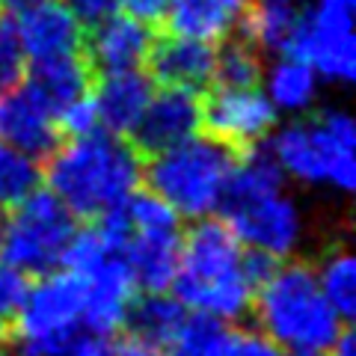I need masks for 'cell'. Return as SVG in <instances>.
<instances>
[{
	"mask_svg": "<svg viewBox=\"0 0 356 356\" xmlns=\"http://www.w3.org/2000/svg\"><path fill=\"white\" fill-rule=\"evenodd\" d=\"M327 356H356V341H353V332L350 330H341L336 341L327 348Z\"/></svg>",
	"mask_w": 356,
	"mask_h": 356,
	"instance_id": "e575fe53",
	"label": "cell"
},
{
	"mask_svg": "<svg viewBox=\"0 0 356 356\" xmlns=\"http://www.w3.org/2000/svg\"><path fill=\"white\" fill-rule=\"evenodd\" d=\"M152 27L125 13H113L98 21L95 27H89V39H83L86 60L98 74L143 69L152 54Z\"/></svg>",
	"mask_w": 356,
	"mask_h": 356,
	"instance_id": "9a60e30c",
	"label": "cell"
},
{
	"mask_svg": "<svg viewBox=\"0 0 356 356\" xmlns=\"http://www.w3.org/2000/svg\"><path fill=\"white\" fill-rule=\"evenodd\" d=\"M30 288V276L24 270H18L15 264H9L0 259V321H13L15 312L21 309Z\"/></svg>",
	"mask_w": 356,
	"mask_h": 356,
	"instance_id": "83f0119b",
	"label": "cell"
},
{
	"mask_svg": "<svg viewBox=\"0 0 356 356\" xmlns=\"http://www.w3.org/2000/svg\"><path fill=\"white\" fill-rule=\"evenodd\" d=\"M122 217L128 226L125 261L137 291H170L181 252V217L149 187L122 205Z\"/></svg>",
	"mask_w": 356,
	"mask_h": 356,
	"instance_id": "9c48e42d",
	"label": "cell"
},
{
	"mask_svg": "<svg viewBox=\"0 0 356 356\" xmlns=\"http://www.w3.org/2000/svg\"><path fill=\"white\" fill-rule=\"evenodd\" d=\"M57 125L60 134H69V137H81V134H92V131H102L98 128V116H95V107H92V95H83L77 102L65 104L60 113H57Z\"/></svg>",
	"mask_w": 356,
	"mask_h": 356,
	"instance_id": "f1b7e54d",
	"label": "cell"
},
{
	"mask_svg": "<svg viewBox=\"0 0 356 356\" xmlns=\"http://www.w3.org/2000/svg\"><path fill=\"white\" fill-rule=\"evenodd\" d=\"M235 152L214 137L193 134L170 149L149 154L143 163V184L181 220L214 217L226 193Z\"/></svg>",
	"mask_w": 356,
	"mask_h": 356,
	"instance_id": "8992f818",
	"label": "cell"
},
{
	"mask_svg": "<svg viewBox=\"0 0 356 356\" xmlns=\"http://www.w3.org/2000/svg\"><path fill=\"white\" fill-rule=\"evenodd\" d=\"M166 9H170V0H119V13L137 18L149 27L163 24Z\"/></svg>",
	"mask_w": 356,
	"mask_h": 356,
	"instance_id": "1f68e13d",
	"label": "cell"
},
{
	"mask_svg": "<svg viewBox=\"0 0 356 356\" xmlns=\"http://www.w3.org/2000/svg\"><path fill=\"white\" fill-rule=\"evenodd\" d=\"M113 356H178L170 344H158L140 336H128L119 344H113Z\"/></svg>",
	"mask_w": 356,
	"mask_h": 356,
	"instance_id": "d6a6232c",
	"label": "cell"
},
{
	"mask_svg": "<svg viewBox=\"0 0 356 356\" xmlns=\"http://www.w3.org/2000/svg\"><path fill=\"white\" fill-rule=\"evenodd\" d=\"M220 214L241 247L267 261L297 259L309 241V211L259 146L243 149L232 163Z\"/></svg>",
	"mask_w": 356,
	"mask_h": 356,
	"instance_id": "6da1fadb",
	"label": "cell"
},
{
	"mask_svg": "<svg viewBox=\"0 0 356 356\" xmlns=\"http://www.w3.org/2000/svg\"><path fill=\"white\" fill-rule=\"evenodd\" d=\"M259 89L264 98L270 102V107L280 116L291 119V116H303L312 113L321 104V89L324 81L315 74V69L300 60L291 51H280L273 54V60L261 65V77H259Z\"/></svg>",
	"mask_w": 356,
	"mask_h": 356,
	"instance_id": "ac0fdd59",
	"label": "cell"
},
{
	"mask_svg": "<svg viewBox=\"0 0 356 356\" xmlns=\"http://www.w3.org/2000/svg\"><path fill=\"white\" fill-rule=\"evenodd\" d=\"M229 336H232V324L187 309V315H184L170 348L178 356H220Z\"/></svg>",
	"mask_w": 356,
	"mask_h": 356,
	"instance_id": "d4e9b609",
	"label": "cell"
},
{
	"mask_svg": "<svg viewBox=\"0 0 356 356\" xmlns=\"http://www.w3.org/2000/svg\"><path fill=\"white\" fill-rule=\"evenodd\" d=\"M300 18V0H247L241 15V36L259 54L288 51Z\"/></svg>",
	"mask_w": 356,
	"mask_h": 356,
	"instance_id": "ffe728a7",
	"label": "cell"
},
{
	"mask_svg": "<svg viewBox=\"0 0 356 356\" xmlns=\"http://www.w3.org/2000/svg\"><path fill=\"white\" fill-rule=\"evenodd\" d=\"M60 3L77 18V24H81L83 30L95 27L98 21H104L107 15L119 13V0H60Z\"/></svg>",
	"mask_w": 356,
	"mask_h": 356,
	"instance_id": "4dcf8cb0",
	"label": "cell"
},
{
	"mask_svg": "<svg viewBox=\"0 0 356 356\" xmlns=\"http://www.w3.org/2000/svg\"><path fill=\"white\" fill-rule=\"evenodd\" d=\"M267 154L288 184L332 196L356 187V122L348 107H315L285 119L267 137Z\"/></svg>",
	"mask_w": 356,
	"mask_h": 356,
	"instance_id": "277c9868",
	"label": "cell"
},
{
	"mask_svg": "<svg viewBox=\"0 0 356 356\" xmlns=\"http://www.w3.org/2000/svg\"><path fill=\"white\" fill-rule=\"evenodd\" d=\"M288 51L330 86L356 77V0H303Z\"/></svg>",
	"mask_w": 356,
	"mask_h": 356,
	"instance_id": "30bf717a",
	"label": "cell"
},
{
	"mask_svg": "<svg viewBox=\"0 0 356 356\" xmlns=\"http://www.w3.org/2000/svg\"><path fill=\"white\" fill-rule=\"evenodd\" d=\"M261 77V54L250 42H226L217 48L214 83L220 86H255Z\"/></svg>",
	"mask_w": 356,
	"mask_h": 356,
	"instance_id": "484cf974",
	"label": "cell"
},
{
	"mask_svg": "<svg viewBox=\"0 0 356 356\" xmlns=\"http://www.w3.org/2000/svg\"><path fill=\"white\" fill-rule=\"evenodd\" d=\"M27 3H36V0H0V6H9L15 13V9H21V6H27Z\"/></svg>",
	"mask_w": 356,
	"mask_h": 356,
	"instance_id": "8d00e7d4",
	"label": "cell"
},
{
	"mask_svg": "<svg viewBox=\"0 0 356 356\" xmlns=\"http://www.w3.org/2000/svg\"><path fill=\"white\" fill-rule=\"evenodd\" d=\"M187 315L184 303L170 291H152L134 300L128 327L134 336L158 341V344H172L178 327Z\"/></svg>",
	"mask_w": 356,
	"mask_h": 356,
	"instance_id": "603a6c76",
	"label": "cell"
},
{
	"mask_svg": "<svg viewBox=\"0 0 356 356\" xmlns=\"http://www.w3.org/2000/svg\"><path fill=\"white\" fill-rule=\"evenodd\" d=\"M255 327L280 350H327L344 330V318L321 291L306 261H273L255 285Z\"/></svg>",
	"mask_w": 356,
	"mask_h": 356,
	"instance_id": "5b68a950",
	"label": "cell"
},
{
	"mask_svg": "<svg viewBox=\"0 0 356 356\" xmlns=\"http://www.w3.org/2000/svg\"><path fill=\"white\" fill-rule=\"evenodd\" d=\"M13 27L30 63L74 57L83 51V27L60 0H36L13 13Z\"/></svg>",
	"mask_w": 356,
	"mask_h": 356,
	"instance_id": "7c38bea8",
	"label": "cell"
},
{
	"mask_svg": "<svg viewBox=\"0 0 356 356\" xmlns=\"http://www.w3.org/2000/svg\"><path fill=\"white\" fill-rule=\"evenodd\" d=\"M243 6L247 0H170L163 24L175 36L220 44L238 30Z\"/></svg>",
	"mask_w": 356,
	"mask_h": 356,
	"instance_id": "d6986e66",
	"label": "cell"
},
{
	"mask_svg": "<svg viewBox=\"0 0 356 356\" xmlns=\"http://www.w3.org/2000/svg\"><path fill=\"white\" fill-rule=\"evenodd\" d=\"M3 214H6V211H3V208H0V222H3Z\"/></svg>",
	"mask_w": 356,
	"mask_h": 356,
	"instance_id": "f35d334b",
	"label": "cell"
},
{
	"mask_svg": "<svg viewBox=\"0 0 356 356\" xmlns=\"http://www.w3.org/2000/svg\"><path fill=\"white\" fill-rule=\"evenodd\" d=\"M24 83L36 92L54 113H60L65 104L77 102L89 92V63L74 57H60V60H44V63H30Z\"/></svg>",
	"mask_w": 356,
	"mask_h": 356,
	"instance_id": "44dd1931",
	"label": "cell"
},
{
	"mask_svg": "<svg viewBox=\"0 0 356 356\" xmlns=\"http://www.w3.org/2000/svg\"><path fill=\"white\" fill-rule=\"evenodd\" d=\"M0 143H9L36 158H48L60 143L57 113L27 83L0 92Z\"/></svg>",
	"mask_w": 356,
	"mask_h": 356,
	"instance_id": "5bb4252c",
	"label": "cell"
},
{
	"mask_svg": "<svg viewBox=\"0 0 356 356\" xmlns=\"http://www.w3.org/2000/svg\"><path fill=\"white\" fill-rule=\"evenodd\" d=\"M42 158L0 143V208L9 211L42 187Z\"/></svg>",
	"mask_w": 356,
	"mask_h": 356,
	"instance_id": "cb8c5ba5",
	"label": "cell"
},
{
	"mask_svg": "<svg viewBox=\"0 0 356 356\" xmlns=\"http://www.w3.org/2000/svg\"><path fill=\"white\" fill-rule=\"evenodd\" d=\"M77 232V217L51 191L39 187L33 196L9 208L0 222V259L27 276L48 273L63 264V255Z\"/></svg>",
	"mask_w": 356,
	"mask_h": 356,
	"instance_id": "ba28073f",
	"label": "cell"
},
{
	"mask_svg": "<svg viewBox=\"0 0 356 356\" xmlns=\"http://www.w3.org/2000/svg\"><path fill=\"white\" fill-rule=\"evenodd\" d=\"M280 353L282 350L267 336H261L259 330H235L232 327V336H229L220 356H280Z\"/></svg>",
	"mask_w": 356,
	"mask_h": 356,
	"instance_id": "f546056e",
	"label": "cell"
},
{
	"mask_svg": "<svg viewBox=\"0 0 356 356\" xmlns=\"http://www.w3.org/2000/svg\"><path fill=\"white\" fill-rule=\"evenodd\" d=\"M280 356H327V350H282Z\"/></svg>",
	"mask_w": 356,
	"mask_h": 356,
	"instance_id": "d590c367",
	"label": "cell"
},
{
	"mask_svg": "<svg viewBox=\"0 0 356 356\" xmlns=\"http://www.w3.org/2000/svg\"><path fill=\"white\" fill-rule=\"evenodd\" d=\"M44 191H51L77 220L119 211L143 187V158L119 134L92 131L57 143L42 163Z\"/></svg>",
	"mask_w": 356,
	"mask_h": 356,
	"instance_id": "3957f363",
	"label": "cell"
},
{
	"mask_svg": "<svg viewBox=\"0 0 356 356\" xmlns=\"http://www.w3.org/2000/svg\"><path fill=\"white\" fill-rule=\"evenodd\" d=\"M276 125H280V113L270 107L259 83L255 86L214 83L211 95L202 102V128L208 131V137L220 140L232 152L261 146Z\"/></svg>",
	"mask_w": 356,
	"mask_h": 356,
	"instance_id": "8fae6325",
	"label": "cell"
},
{
	"mask_svg": "<svg viewBox=\"0 0 356 356\" xmlns=\"http://www.w3.org/2000/svg\"><path fill=\"white\" fill-rule=\"evenodd\" d=\"M63 356H113V344L107 341V336H95V332H81Z\"/></svg>",
	"mask_w": 356,
	"mask_h": 356,
	"instance_id": "836d02e7",
	"label": "cell"
},
{
	"mask_svg": "<svg viewBox=\"0 0 356 356\" xmlns=\"http://www.w3.org/2000/svg\"><path fill=\"white\" fill-rule=\"evenodd\" d=\"M202 131V98L191 89L161 86L154 89L146 110L131 131L137 152L154 154Z\"/></svg>",
	"mask_w": 356,
	"mask_h": 356,
	"instance_id": "4fadbf2b",
	"label": "cell"
},
{
	"mask_svg": "<svg viewBox=\"0 0 356 356\" xmlns=\"http://www.w3.org/2000/svg\"><path fill=\"white\" fill-rule=\"evenodd\" d=\"M270 264L243 250L222 220H191V229L181 232L178 270L170 291L184 309L232 324L250 315L255 285Z\"/></svg>",
	"mask_w": 356,
	"mask_h": 356,
	"instance_id": "7a4b0ae2",
	"label": "cell"
},
{
	"mask_svg": "<svg viewBox=\"0 0 356 356\" xmlns=\"http://www.w3.org/2000/svg\"><path fill=\"white\" fill-rule=\"evenodd\" d=\"M13 321V356H63L83 332L81 280L65 267L39 273Z\"/></svg>",
	"mask_w": 356,
	"mask_h": 356,
	"instance_id": "52a82bcc",
	"label": "cell"
},
{
	"mask_svg": "<svg viewBox=\"0 0 356 356\" xmlns=\"http://www.w3.org/2000/svg\"><path fill=\"white\" fill-rule=\"evenodd\" d=\"M149 77L158 81L161 86H175V89H191L199 92L214 83V63H217V44L175 36L170 33L166 39L152 44L149 54Z\"/></svg>",
	"mask_w": 356,
	"mask_h": 356,
	"instance_id": "e0dca14e",
	"label": "cell"
},
{
	"mask_svg": "<svg viewBox=\"0 0 356 356\" xmlns=\"http://www.w3.org/2000/svg\"><path fill=\"white\" fill-rule=\"evenodd\" d=\"M27 77V54L9 18H0V92H9Z\"/></svg>",
	"mask_w": 356,
	"mask_h": 356,
	"instance_id": "4316f807",
	"label": "cell"
},
{
	"mask_svg": "<svg viewBox=\"0 0 356 356\" xmlns=\"http://www.w3.org/2000/svg\"><path fill=\"white\" fill-rule=\"evenodd\" d=\"M315 280L321 291L330 300V306L348 321L356 312V255L350 252L348 243H330V247L318 255V261L312 264Z\"/></svg>",
	"mask_w": 356,
	"mask_h": 356,
	"instance_id": "7402d4cb",
	"label": "cell"
},
{
	"mask_svg": "<svg viewBox=\"0 0 356 356\" xmlns=\"http://www.w3.org/2000/svg\"><path fill=\"white\" fill-rule=\"evenodd\" d=\"M6 324H3V321H0V348H3V344H6Z\"/></svg>",
	"mask_w": 356,
	"mask_h": 356,
	"instance_id": "74e56055",
	"label": "cell"
},
{
	"mask_svg": "<svg viewBox=\"0 0 356 356\" xmlns=\"http://www.w3.org/2000/svg\"><path fill=\"white\" fill-rule=\"evenodd\" d=\"M152 92H154V81L143 69L104 72L102 81L89 86L98 128L107 134H119V137H131Z\"/></svg>",
	"mask_w": 356,
	"mask_h": 356,
	"instance_id": "2e32d148",
	"label": "cell"
}]
</instances>
